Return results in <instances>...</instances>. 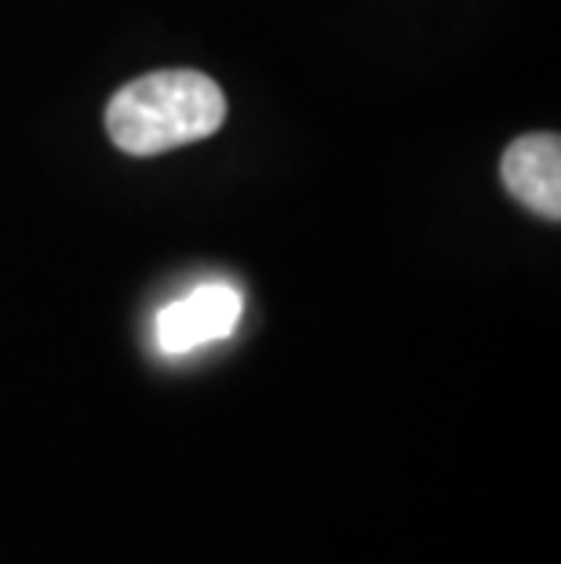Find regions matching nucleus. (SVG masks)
Masks as SVG:
<instances>
[{
  "label": "nucleus",
  "mask_w": 561,
  "mask_h": 564,
  "mask_svg": "<svg viewBox=\"0 0 561 564\" xmlns=\"http://www.w3.org/2000/svg\"><path fill=\"white\" fill-rule=\"evenodd\" d=\"M226 121V95L197 69H158L128 80L106 106V131L131 158H158L216 135Z\"/></svg>",
  "instance_id": "f257e3e1"
},
{
  "label": "nucleus",
  "mask_w": 561,
  "mask_h": 564,
  "mask_svg": "<svg viewBox=\"0 0 561 564\" xmlns=\"http://www.w3.org/2000/svg\"><path fill=\"white\" fill-rule=\"evenodd\" d=\"M241 321V295L230 284H201L186 299L164 306L158 339L164 354H186L205 343L226 339Z\"/></svg>",
  "instance_id": "f03ea898"
},
{
  "label": "nucleus",
  "mask_w": 561,
  "mask_h": 564,
  "mask_svg": "<svg viewBox=\"0 0 561 564\" xmlns=\"http://www.w3.org/2000/svg\"><path fill=\"white\" fill-rule=\"evenodd\" d=\"M499 175L510 197L529 212L551 223L561 219V139L554 131H536L510 142Z\"/></svg>",
  "instance_id": "7ed1b4c3"
}]
</instances>
